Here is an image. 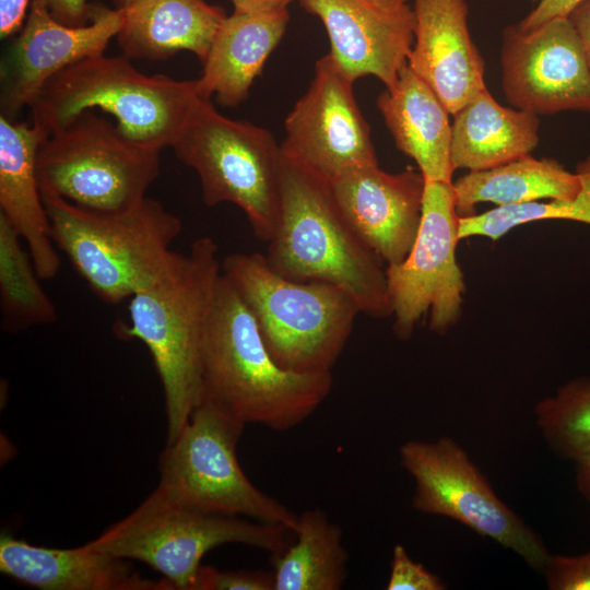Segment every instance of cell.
Returning a JSON list of instances; mask_svg holds the SVG:
<instances>
[{
    "mask_svg": "<svg viewBox=\"0 0 590 590\" xmlns=\"http://www.w3.org/2000/svg\"><path fill=\"white\" fill-rule=\"evenodd\" d=\"M377 5L388 9L396 10L409 3L411 0H370Z\"/></svg>",
    "mask_w": 590,
    "mask_h": 590,
    "instance_id": "f35d334b",
    "label": "cell"
},
{
    "mask_svg": "<svg viewBox=\"0 0 590 590\" xmlns=\"http://www.w3.org/2000/svg\"><path fill=\"white\" fill-rule=\"evenodd\" d=\"M414 43L408 66L456 114L487 88L484 60L468 27L465 0H413Z\"/></svg>",
    "mask_w": 590,
    "mask_h": 590,
    "instance_id": "ac0fdd59",
    "label": "cell"
},
{
    "mask_svg": "<svg viewBox=\"0 0 590 590\" xmlns=\"http://www.w3.org/2000/svg\"><path fill=\"white\" fill-rule=\"evenodd\" d=\"M377 106L396 146L425 179L452 182L450 113L408 63L396 84L378 96Z\"/></svg>",
    "mask_w": 590,
    "mask_h": 590,
    "instance_id": "7402d4cb",
    "label": "cell"
},
{
    "mask_svg": "<svg viewBox=\"0 0 590 590\" xmlns=\"http://www.w3.org/2000/svg\"><path fill=\"white\" fill-rule=\"evenodd\" d=\"M323 23L329 56L352 81L366 75L396 84L414 43L415 15L405 4L384 9L370 0H299Z\"/></svg>",
    "mask_w": 590,
    "mask_h": 590,
    "instance_id": "e0dca14e",
    "label": "cell"
},
{
    "mask_svg": "<svg viewBox=\"0 0 590 590\" xmlns=\"http://www.w3.org/2000/svg\"><path fill=\"white\" fill-rule=\"evenodd\" d=\"M569 17L579 34L590 68V0H585L577 5Z\"/></svg>",
    "mask_w": 590,
    "mask_h": 590,
    "instance_id": "d590c367",
    "label": "cell"
},
{
    "mask_svg": "<svg viewBox=\"0 0 590 590\" xmlns=\"http://www.w3.org/2000/svg\"><path fill=\"white\" fill-rule=\"evenodd\" d=\"M500 66L504 96L515 108L538 116L590 113V68L569 16L530 31L507 27Z\"/></svg>",
    "mask_w": 590,
    "mask_h": 590,
    "instance_id": "5bb4252c",
    "label": "cell"
},
{
    "mask_svg": "<svg viewBox=\"0 0 590 590\" xmlns=\"http://www.w3.org/2000/svg\"><path fill=\"white\" fill-rule=\"evenodd\" d=\"M426 179L406 167L391 174L378 165L347 170L329 184L344 220L385 262L409 255L421 220Z\"/></svg>",
    "mask_w": 590,
    "mask_h": 590,
    "instance_id": "2e32d148",
    "label": "cell"
},
{
    "mask_svg": "<svg viewBox=\"0 0 590 590\" xmlns=\"http://www.w3.org/2000/svg\"><path fill=\"white\" fill-rule=\"evenodd\" d=\"M451 163L455 170L493 168L524 155L538 146V115L505 107L487 88L453 114Z\"/></svg>",
    "mask_w": 590,
    "mask_h": 590,
    "instance_id": "cb8c5ba5",
    "label": "cell"
},
{
    "mask_svg": "<svg viewBox=\"0 0 590 590\" xmlns=\"http://www.w3.org/2000/svg\"><path fill=\"white\" fill-rule=\"evenodd\" d=\"M160 153L131 141L94 110H85L40 144L42 197L96 212L130 209L146 198L157 178Z\"/></svg>",
    "mask_w": 590,
    "mask_h": 590,
    "instance_id": "9c48e42d",
    "label": "cell"
},
{
    "mask_svg": "<svg viewBox=\"0 0 590 590\" xmlns=\"http://www.w3.org/2000/svg\"><path fill=\"white\" fill-rule=\"evenodd\" d=\"M291 0H231L236 12H260L286 8Z\"/></svg>",
    "mask_w": 590,
    "mask_h": 590,
    "instance_id": "8d00e7d4",
    "label": "cell"
},
{
    "mask_svg": "<svg viewBox=\"0 0 590 590\" xmlns=\"http://www.w3.org/2000/svg\"><path fill=\"white\" fill-rule=\"evenodd\" d=\"M290 13L286 8L236 12L220 25L203 70L197 80L202 97L216 96L220 104L237 106L249 94L255 78L281 42Z\"/></svg>",
    "mask_w": 590,
    "mask_h": 590,
    "instance_id": "44dd1931",
    "label": "cell"
},
{
    "mask_svg": "<svg viewBox=\"0 0 590 590\" xmlns=\"http://www.w3.org/2000/svg\"><path fill=\"white\" fill-rule=\"evenodd\" d=\"M47 137L33 122L0 115V214L26 244L43 280L60 269L37 176L38 149Z\"/></svg>",
    "mask_w": 590,
    "mask_h": 590,
    "instance_id": "d6986e66",
    "label": "cell"
},
{
    "mask_svg": "<svg viewBox=\"0 0 590 590\" xmlns=\"http://www.w3.org/2000/svg\"><path fill=\"white\" fill-rule=\"evenodd\" d=\"M116 9H125L137 0H113Z\"/></svg>",
    "mask_w": 590,
    "mask_h": 590,
    "instance_id": "ab89813d",
    "label": "cell"
},
{
    "mask_svg": "<svg viewBox=\"0 0 590 590\" xmlns=\"http://www.w3.org/2000/svg\"><path fill=\"white\" fill-rule=\"evenodd\" d=\"M541 573L551 590H590V551L578 556L550 554Z\"/></svg>",
    "mask_w": 590,
    "mask_h": 590,
    "instance_id": "4dcf8cb0",
    "label": "cell"
},
{
    "mask_svg": "<svg viewBox=\"0 0 590 590\" xmlns=\"http://www.w3.org/2000/svg\"><path fill=\"white\" fill-rule=\"evenodd\" d=\"M399 458L414 482L415 510L452 519L542 571L550 556L542 538L499 498L456 440H408Z\"/></svg>",
    "mask_w": 590,
    "mask_h": 590,
    "instance_id": "8fae6325",
    "label": "cell"
},
{
    "mask_svg": "<svg viewBox=\"0 0 590 590\" xmlns=\"http://www.w3.org/2000/svg\"><path fill=\"white\" fill-rule=\"evenodd\" d=\"M221 267L279 366L302 374L331 371L362 314L345 290L284 278L260 253H231Z\"/></svg>",
    "mask_w": 590,
    "mask_h": 590,
    "instance_id": "5b68a950",
    "label": "cell"
},
{
    "mask_svg": "<svg viewBox=\"0 0 590 590\" xmlns=\"http://www.w3.org/2000/svg\"><path fill=\"white\" fill-rule=\"evenodd\" d=\"M446 588L440 577L415 562L402 544L393 546L387 590H444Z\"/></svg>",
    "mask_w": 590,
    "mask_h": 590,
    "instance_id": "f546056e",
    "label": "cell"
},
{
    "mask_svg": "<svg viewBox=\"0 0 590 590\" xmlns=\"http://www.w3.org/2000/svg\"><path fill=\"white\" fill-rule=\"evenodd\" d=\"M51 238L104 302L118 304L148 287L176 253L180 219L156 200L117 212H96L43 198Z\"/></svg>",
    "mask_w": 590,
    "mask_h": 590,
    "instance_id": "8992f818",
    "label": "cell"
},
{
    "mask_svg": "<svg viewBox=\"0 0 590 590\" xmlns=\"http://www.w3.org/2000/svg\"><path fill=\"white\" fill-rule=\"evenodd\" d=\"M293 540L294 532L284 526L191 509L155 489L88 543L116 557L148 564L172 590H196L201 560L212 548L238 543L278 555Z\"/></svg>",
    "mask_w": 590,
    "mask_h": 590,
    "instance_id": "52a82bcc",
    "label": "cell"
},
{
    "mask_svg": "<svg viewBox=\"0 0 590 590\" xmlns=\"http://www.w3.org/2000/svg\"><path fill=\"white\" fill-rule=\"evenodd\" d=\"M0 571L43 590H172L165 579L144 578L127 559L88 542L73 548H52L2 535Z\"/></svg>",
    "mask_w": 590,
    "mask_h": 590,
    "instance_id": "ffe728a7",
    "label": "cell"
},
{
    "mask_svg": "<svg viewBox=\"0 0 590 590\" xmlns=\"http://www.w3.org/2000/svg\"><path fill=\"white\" fill-rule=\"evenodd\" d=\"M582 1L585 0H541L517 26L521 31H530L553 17L569 16Z\"/></svg>",
    "mask_w": 590,
    "mask_h": 590,
    "instance_id": "836d02e7",
    "label": "cell"
},
{
    "mask_svg": "<svg viewBox=\"0 0 590 590\" xmlns=\"http://www.w3.org/2000/svg\"><path fill=\"white\" fill-rule=\"evenodd\" d=\"M245 426L200 401L161 455L156 491L191 509L246 516L294 531L298 515L255 486L239 465L236 448Z\"/></svg>",
    "mask_w": 590,
    "mask_h": 590,
    "instance_id": "30bf717a",
    "label": "cell"
},
{
    "mask_svg": "<svg viewBox=\"0 0 590 590\" xmlns=\"http://www.w3.org/2000/svg\"><path fill=\"white\" fill-rule=\"evenodd\" d=\"M575 172L581 185L575 198L497 206L460 217V240L472 236L497 240L519 225L543 220H568L590 225V154L577 164Z\"/></svg>",
    "mask_w": 590,
    "mask_h": 590,
    "instance_id": "f1b7e54d",
    "label": "cell"
},
{
    "mask_svg": "<svg viewBox=\"0 0 590 590\" xmlns=\"http://www.w3.org/2000/svg\"><path fill=\"white\" fill-rule=\"evenodd\" d=\"M532 1H541V0H532Z\"/></svg>",
    "mask_w": 590,
    "mask_h": 590,
    "instance_id": "60d3db41",
    "label": "cell"
},
{
    "mask_svg": "<svg viewBox=\"0 0 590 590\" xmlns=\"http://www.w3.org/2000/svg\"><path fill=\"white\" fill-rule=\"evenodd\" d=\"M332 374H302L276 364L250 310L221 273L201 350V400L244 424L285 432L330 394Z\"/></svg>",
    "mask_w": 590,
    "mask_h": 590,
    "instance_id": "6da1fadb",
    "label": "cell"
},
{
    "mask_svg": "<svg viewBox=\"0 0 590 590\" xmlns=\"http://www.w3.org/2000/svg\"><path fill=\"white\" fill-rule=\"evenodd\" d=\"M221 263L217 244L200 237L129 303L130 323L121 332L142 341L152 355L164 391L167 442L201 400L202 342Z\"/></svg>",
    "mask_w": 590,
    "mask_h": 590,
    "instance_id": "7a4b0ae2",
    "label": "cell"
},
{
    "mask_svg": "<svg viewBox=\"0 0 590 590\" xmlns=\"http://www.w3.org/2000/svg\"><path fill=\"white\" fill-rule=\"evenodd\" d=\"M533 414L547 446L578 461L590 452V378H579L540 400Z\"/></svg>",
    "mask_w": 590,
    "mask_h": 590,
    "instance_id": "83f0119b",
    "label": "cell"
},
{
    "mask_svg": "<svg viewBox=\"0 0 590 590\" xmlns=\"http://www.w3.org/2000/svg\"><path fill=\"white\" fill-rule=\"evenodd\" d=\"M353 83L329 54L321 57L306 93L284 121L283 155L328 185L347 170L378 165Z\"/></svg>",
    "mask_w": 590,
    "mask_h": 590,
    "instance_id": "4fadbf2b",
    "label": "cell"
},
{
    "mask_svg": "<svg viewBox=\"0 0 590 590\" xmlns=\"http://www.w3.org/2000/svg\"><path fill=\"white\" fill-rule=\"evenodd\" d=\"M577 462V486L590 502V452Z\"/></svg>",
    "mask_w": 590,
    "mask_h": 590,
    "instance_id": "74e56055",
    "label": "cell"
},
{
    "mask_svg": "<svg viewBox=\"0 0 590 590\" xmlns=\"http://www.w3.org/2000/svg\"><path fill=\"white\" fill-rule=\"evenodd\" d=\"M122 24V9L95 3L90 23L68 26L52 17L44 0H32L2 66L1 115L14 120L56 74L83 59L104 55Z\"/></svg>",
    "mask_w": 590,
    "mask_h": 590,
    "instance_id": "9a60e30c",
    "label": "cell"
},
{
    "mask_svg": "<svg viewBox=\"0 0 590 590\" xmlns=\"http://www.w3.org/2000/svg\"><path fill=\"white\" fill-rule=\"evenodd\" d=\"M22 238L0 214V307L3 331L55 322L57 310L39 283Z\"/></svg>",
    "mask_w": 590,
    "mask_h": 590,
    "instance_id": "4316f807",
    "label": "cell"
},
{
    "mask_svg": "<svg viewBox=\"0 0 590 590\" xmlns=\"http://www.w3.org/2000/svg\"><path fill=\"white\" fill-rule=\"evenodd\" d=\"M122 11L117 43L123 56L142 60H165L186 50L203 62L227 16L205 0H137Z\"/></svg>",
    "mask_w": 590,
    "mask_h": 590,
    "instance_id": "603a6c76",
    "label": "cell"
},
{
    "mask_svg": "<svg viewBox=\"0 0 590 590\" xmlns=\"http://www.w3.org/2000/svg\"><path fill=\"white\" fill-rule=\"evenodd\" d=\"M264 257L284 278L345 290L362 314L392 316L382 260L344 220L329 185L284 155L280 220Z\"/></svg>",
    "mask_w": 590,
    "mask_h": 590,
    "instance_id": "3957f363",
    "label": "cell"
},
{
    "mask_svg": "<svg viewBox=\"0 0 590 590\" xmlns=\"http://www.w3.org/2000/svg\"><path fill=\"white\" fill-rule=\"evenodd\" d=\"M459 220L452 182L426 180L421 225L406 258L386 269L400 340L429 314V329L444 334L461 316L465 283L457 262Z\"/></svg>",
    "mask_w": 590,
    "mask_h": 590,
    "instance_id": "7c38bea8",
    "label": "cell"
},
{
    "mask_svg": "<svg viewBox=\"0 0 590 590\" xmlns=\"http://www.w3.org/2000/svg\"><path fill=\"white\" fill-rule=\"evenodd\" d=\"M32 0H0V37L5 39L21 31Z\"/></svg>",
    "mask_w": 590,
    "mask_h": 590,
    "instance_id": "e575fe53",
    "label": "cell"
},
{
    "mask_svg": "<svg viewBox=\"0 0 590 590\" xmlns=\"http://www.w3.org/2000/svg\"><path fill=\"white\" fill-rule=\"evenodd\" d=\"M196 590H274L272 571L219 570L202 565Z\"/></svg>",
    "mask_w": 590,
    "mask_h": 590,
    "instance_id": "1f68e13d",
    "label": "cell"
},
{
    "mask_svg": "<svg viewBox=\"0 0 590 590\" xmlns=\"http://www.w3.org/2000/svg\"><path fill=\"white\" fill-rule=\"evenodd\" d=\"M202 98L197 80L146 75L123 55H99L56 74L28 108L32 122L47 135L98 108L128 139L161 152L174 145Z\"/></svg>",
    "mask_w": 590,
    "mask_h": 590,
    "instance_id": "277c9868",
    "label": "cell"
},
{
    "mask_svg": "<svg viewBox=\"0 0 590 590\" xmlns=\"http://www.w3.org/2000/svg\"><path fill=\"white\" fill-rule=\"evenodd\" d=\"M576 172L567 170L558 161L524 155L506 164L469 172L452 181L460 217L474 214L477 203L497 206L534 202L540 199L570 200L580 190Z\"/></svg>",
    "mask_w": 590,
    "mask_h": 590,
    "instance_id": "d4e9b609",
    "label": "cell"
},
{
    "mask_svg": "<svg viewBox=\"0 0 590 590\" xmlns=\"http://www.w3.org/2000/svg\"><path fill=\"white\" fill-rule=\"evenodd\" d=\"M199 176L203 202H229L244 211L259 239L279 224L283 154L272 133L220 114L202 98L172 146Z\"/></svg>",
    "mask_w": 590,
    "mask_h": 590,
    "instance_id": "ba28073f",
    "label": "cell"
},
{
    "mask_svg": "<svg viewBox=\"0 0 590 590\" xmlns=\"http://www.w3.org/2000/svg\"><path fill=\"white\" fill-rule=\"evenodd\" d=\"M49 13L68 26H82L91 22L94 4L87 0H44Z\"/></svg>",
    "mask_w": 590,
    "mask_h": 590,
    "instance_id": "d6a6232c",
    "label": "cell"
},
{
    "mask_svg": "<svg viewBox=\"0 0 590 590\" xmlns=\"http://www.w3.org/2000/svg\"><path fill=\"white\" fill-rule=\"evenodd\" d=\"M293 532L287 548L271 555L274 590H340L349 562L341 527L315 508L298 515Z\"/></svg>",
    "mask_w": 590,
    "mask_h": 590,
    "instance_id": "484cf974",
    "label": "cell"
}]
</instances>
